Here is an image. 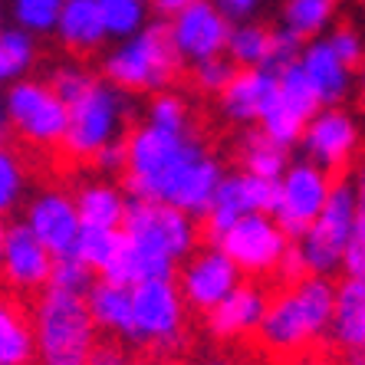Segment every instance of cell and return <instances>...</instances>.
Listing matches in <instances>:
<instances>
[{"instance_id": "cell-1", "label": "cell", "mask_w": 365, "mask_h": 365, "mask_svg": "<svg viewBox=\"0 0 365 365\" xmlns=\"http://www.w3.org/2000/svg\"><path fill=\"white\" fill-rule=\"evenodd\" d=\"M125 185L132 197L165 201L204 217L224 181V168L195 135L162 132L142 122L125 138Z\"/></svg>"}, {"instance_id": "cell-2", "label": "cell", "mask_w": 365, "mask_h": 365, "mask_svg": "<svg viewBox=\"0 0 365 365\" xmlns=\"http://www.w3.org/2000/svg\"><path fill=\"white\" fill-rule=\"evenodd\" d=\"M195 240L197 227L191 214L165 201L132 197L125 224H122L119 254L102 277L122 283V287L175 277L178 264H185L195 250Z\"/></svg>"}, {"instance_id": "cell-3", "label": "cell", "mask_w": 365, "mask_h": 365, "mask_svg": "<svg viewBox=\"0 0 365 365\" xmlns=\"http://www.w3.org/2000/svg\"><path fill=\"white\" fill-rule=\"evenodd\" d=\"M332 309H336V287L326 277H306V280L283 287L267 306V316L257 342L270 352L273 359H297L329 336Z\"/></svg>"}, {"instance_id": "cell-4", "label": "cell", "mask_w": 365, "mask_h": 365, "mask_svg": "<svg viewBox=\"0 0 365 365\" xmlns=\"http://www.w3.org/2000/svg\"><path fill=\"white\" fill-rule=\"evenodd\" d=\"M30 319L40 365H89L99 346V326L86 297L46 287L40 289Z\"/></svg>"}, {"instance_id": "cell-5", "label": "cell", "mask_w": 365, "mask_h": 365, "mask_svg": "<svg viewBox=\"0 0 365 365\" xmlns=\"http://www.w3.org/2000/svg\"><path fill=\"white\" fill-rule=\"evenodd\" d=\"M181 56L171 46L168 26H145L142 34L119 40L102 56V76L122 93H165L178 76Z\"/></svg>"}, {"instance_id": "cell-6", "label": "cell", "mask_w": 365, "mask_h": 365, "mask_svg": "<svg viewBox=\"0 0 365 365\" xmlns=\"http://www.w3.org/2000/svg\"><path fill=\"white\" fill-rule=\"evenodd\" d=\"M128 99L109 79H96L76 102H69V128L63 152L69 162H93L106 145L125 138Z\"/></svg>"}, {"instance_id": "cell-7", "label": "cell", "mask_w": 365, "mask_h": 365, "mask_svg": "<svg viewBox=\"0 0 365 365\" xmlns=\"http://www.w3.org/2000/svg\"><path fill=\"white\" fill-rule=\"evenodd\" d=\"M7 125L34 148H56L66 138L69 106L46 79H17L4 93Z\"/></svg>"}, {"instance_id": "cell-8", "label": "cell", "mask_w": 365, "mask_h": 365, "mask_svg": "<svg viewBox=\"0 0 365 365\" xmlns=\"http://www.w3.org/2000/svg\"><path fill=\"white\" fill-rule=\"evenodd\" d=\"M185 297L175 277L145 280L132 287V319L135 342L152 346L155 352H178L185 346Z\"/></svg>"}, {"instance_id": "cell-9", "label": "cell", "mask_w": 365, "mask_h": 365, "mask_svg": "<svg viewBox=\"0 0 365 365\" xmlns=\"http://www.w3.org/2000/svg\"><path fill=\"white\" fill-rule=\"evenodd\" d=\"M356 217H359L356 191H352L349 181H336L326 207L309 224L303 240H299L313 277H329V273H336L342 267L349 240H352V230H356Z\"/></svg>"}, {"instance_id": "cell-10", "label": "cell", "mask_w": 365, "mask_h": 365, "mask_svg": "<svg viewBox=\"0 0 365 365\" xmlns=\"http://www.w3.org/2000/svg\"><path fill=\"white\" fill-rule=\"evenodd\" d=\"M332 175L319 165H313L309 158L303 162H289V168L283 171V178L277 181V195H273V217L283 230L289 234V240H303V234L309 230V224L319 217V211L329 201Z\"/></svg>"}, {"instance_id": "cell-11", "label": "cell", "mask_w": 365, "mask_h": 365, "mask_svg": "<svg viewBox=\"0 0 365 365\" xmlns=\"http://www.w3.org/2000/svg\"><path fill=\"white\" fill-rule=\"evenodd\" d=\"M214 244L237 264V270L244 277H267V273H277V267H280L283 254L289 250L293 240L277 224V217L270 211H264L230 224L227 230H221L214 237Z\"/></svg>"}, {"instance_id": "cell-12", "label": "cell", "mask_w": 365, "mask_h": 365, "mask_svg": "<svg viewBox=\"0 0 365 365\" xmlns=\"http://www.w3.org/2000/svg\"><path fill=\"white\" fill-rule=\"evenodd\" d=\"M234 20L224 17L211 0H197L168 20V36L181 63H204L214 56H227V40Z\"/></svg>"}, {"instance_id": "cell-13", "label": "cell", "mask_w": 365, "mask_h": 365, "mask_svg": "<svg viewBox=\"0 0 365 365\" xmlns=\"http://www.w3.org/2000/svg\"><path fill=\"white\" fill-rule=\"evenodd\" d=\"M240 277H244V273L237 270V264L214 244V247H204V250L191 254L185 264H181L178 289L191 309L207 316L224 297H230V293L244 283Z\"/></svg>"}, {"instance_id": "cell-14", "label": "cell", "mask_w": 365, "mask_h": 365, "mask_svg": "<svg viewBox=\"0 0 365 365\" xmlns=\"http://www.w3.org/2000/svg\"><path fill=\"white\" fill-rule=\"evenodd\" d=\"M24 224L34 230V237L50 250L56 260L60 257H76V244L83 234V217L76 211V195L46 187L34 201L26 204Z\"/></svg>"}, {"instance_id": "cell-15", "label": "cell", "mask_w": 365, "mask_h": 365, "mask_svg": "<svg viewBox=\"0 0 365 365\" xmlns=\"http://www.w3.org/2000/svg\"><path fill=\"white\" fill-rule=\"evenodd\" d=\"M359 122L339 106H323L313 119L306 122V132L299 138L303 155L313 165L332 171H342L359 152Z\"/></svg>"}, {"instance_id": "cell-16", "label": "cell", "mask_w": 365, "mask_h": 365, "mask_svg": "<svg viewBox=\"0 0 365 365\" xmlns=\"http://www.w3.org/2000/svg\"><path fill=\"white\" fill-rule=\"evenodd\" d=\"M273 195H277V181H264L257 175H247V171L224 175L221 187L211 201V211L204 214L211 237H217L221 230H227L230 224L244 221L250 214L273 211Z\"/></svg>"}, {"instance_id": "cell-17", "label": "cell", "mask_w": 365, "mask_h": 365, "mask_svg": "<svg viewBox=\"0 0 365 365\" xmlns=\"http://www.w3.org/2000/svg\"><path fill=\"white\" fill-rule=\"evenodd\" d=\"M53 264H56V257L34 237V230L24 221L10 224L0 277L14 293H40V289H46L53 277Z\"/></svg>"}, {"instance_id": "cell-18", "label": "cell", "mask_w": 365, "mask_h": 365, "mask_svg": "<svg viewBox=\"0 0 365 365\" xmlns=\"http://www.w3.org/2000/svg\"><path fill=\"white\" fill-rule=\"evenodd\" d=\"M277 99H280L277 73L267 66H247L234 73V79L221 93V112L224 119L240 122V125H260V119Z\"/></svg>"}, {"instance_id": "cell-19", "label": "cell", "mask_w": 365, "mask_h": 365, "mask_svg": "<svg viewBox=\"0 0 365 365\" xmlns=\"http://www.w3.org/2000/svg\"><path fill=\"white\" fill-rule=\"evenodd\" d=\"M267 293L257 283H240L230 297H224L221 303L207 313V332L214 339H240L250 332L260 329L267 316Z\"/></svg>"}, {"instance_id": "cell-20", "label": "cell", "mask_w": 365, "mask_h": 365, "mask_svg": "<svg viewBox=\"0 0 365 365\" xmlns=\"http://www.w3.org/2000/svg\"><path fill=\"white\" fill-rule=\"evenodd\" d=\"M299 66L309 76L323 106H339L352 89V66L329 46V40H309L299 53Z\"/></svg>"}, {"instance_id": "cell-21", "label": "cell", "mask_w": 365, "mask_h": 365, "mask_svg": "<svg viewBox=\"0 0 365 365\" xmlns=\"http://www.w3.org/2000/svg\"><path fill=\"white\" fill-rule=\"evenodd\" d=\"M89 313H93L96 326L102 332H112L119 339L135 342V319H132V287H122L115 280H99L93 283V289L86 293Z\"/></svg>"}, {"instance_id": "cell-22", "label": "cell", "mask_w": 365, "mask_h": 365, "mask_svg": "<svg viewBox=\"0 0 365 365\" xmlns=\"http://www.w3.org/2000/svg\"><path fill=\"white\" fill-rule=\"evenodd\" d=\"M329 339L346 356H352V352H359L365 346V283L346 277L336 287V309H332Z\"/></svg>"}, {"instance_id": "cell-23", "label": "cell", "mask_w": 365, "mask_h": 365, "mask_svg": "<svg viewBox=\"0 0 365 365\" xmlns=\"http://www.w3.org/2000/svg\"><path fill=\"white\" fill-rule=\"evenodd\" d=\"M53 34L60 36V43L73 53L99 50L102 43L109 40L106 24H102V14H99V0H66Z\"/></svg>"}, {"instance_id": "cell-24", "label": "cell", "mask_w": 365, "mask_h": 365, "mask_svg": "<svg viewBox=\"0 0 365 365\" xmlns=\"http://www.w3.org/2000/svg\"><path fill=\"white\" fill-rule=\"evenodd\" d=\"M76 211L83 217V227H106V230H122L128 214V197L119 185L99 178L86 181L76 191Z\"/></svg>"}, {"instance_id": "cell-25", "label": "cell", "mask_w": 365, "mask_h": 365, "mask_svg": "<svg viewBox=\"0 0 365 365\" xmlns=\"http://www.w3.org/2000/svg\"><path fill=\"white\" fill-rule=\"evenodd\" d=\"M36 359L34 319L14 299L0 297V365H30Z\"/></svg>"}, {"instance_id": "cell-26", "label": "cell", "mask_w": 365, "mask_h": 365, "mask_svg": "<svg viewBox=\"0 0 365 365\" xmlns=\"http://www.w3.org/2000/svg\"><path fill=\"white\" fill-rule=\"evenodd\" d=\"M237 158L247 175H257V178H264V181H280L283 171L289 168V148H283L280 142H273L260 128H257V132H247V135L240 138Z\"/></svg>"}, {"instance_id": "cell-27", "label": "cell", "mask_w": 365, "mask_h": 365, "mask_svg": "<svg viewBox=\"0 0 365 365\" xmlns=\"http://www.w3.org/2000/svg\"><path fill=\"white\" fill-rule=\"evenodd\" d=\"M34 34H26L20 26H4L0 30V89H10L17 79H24L26 69L34 66Z\"/></svg>"}, {"instance_id": "cell-28", "label": "cell", "mask_w": 365, "mask_h": 365, "mask_svg": "<svg viewBox=\"0 0 365 365\" xmlns=\"http://www.w3.org/2000/svg\"><path fill=\"white\" fill-rule=\"evenodd\" d=\"M270 46H273V30L250 20H240L230 30L227 40V56L234 60V66L247 69V66H267L270 63Z\"/></svg>"}, {"instance_id": "cell-29", "label": "cell", "mask_w": 365, "mask_h": 365, "mask_svg": "<svg viewBox=\"0 0 365 365\" xmlns=\"http://www.w3.org/2000/svg\"><path fill=\"white\" fill-rule=\"evenodd\" d=\"M99 14L109 40H128L148 26L152 0H99Z\"/></svg>"}, {"instance_id": "cell-30", "label": "cell", "mask_w": 365, "mask_h": 365, "mask_svg": "<svg viewBox=\"0 0 365 365\" xmlns=\"http://www.w3.org/2000/svg\"><path fill=\"white\" fill-rule=\"evenodd\" d=\"M339 0H287L283 4V26L303 40H319L326 26L336 17Z\"/></svg>"}, {"instance_id": "cell-31", "label": "cell", "mask_w": 365, "mask_h": 365, "mask_svg": "<svg viewBox=\"0 0 365 365\" xmlns=\"http://www.w3.org/2000/svg\"><path fill=\"white\" fill-rule=\"evenodd\" d=\"M119 244H122V230L83 227L79 244H76V257L93 273H99V277H102V273L109 270L112 260H115V254H119Z\"/></svg>"}, {"instance_id": "cell-32", "label": "cell", "mask_w": 365, "mask_h": 365, "mask_svg": "<svg viewBox=\"0 0 365 365\" xmlns=\"http://www.w3.org/2000/svg\"><path fill=\"white\" fill-rule=\"evenodd\" d=\"M145 122L162 132H178V135H191V109L178 93H155L152 102L145 106Z\"/></svg>"}, {"instance_id": "cell-33", "label": "cell", "mask_w": 365, "mask_h": 365, "mask_svg": "<svg viewBox=\"0 0 365 365\" xmlns=\"http://www.w3.org/2000/svg\"><path fill=\"white\" fill-rule=\"evenodd\" d=\"M277 83H280V99L287 102L293 112H299L303 119H313L316 112L323 109V102H319L313 83H309V76L303 73V66H299V63L283 66L280 73H277Z\"/></svg>"}, {"instance_id": "cell-34", "label": "cell", "mask_w": 365, "mask_h": 365, "mask_svg": "<svg viewBox=\"0 0 365 365\" xmlns=\"http://www.w3.org/2000/svg\"><path fill=\"white\" fill-rule=\"evenodd\" d=\"M349 185H352V191H356L359 217H356L352 240H349L346 260H342V270H346L349 280L365 283V162L356 168V175H352V181H349Z\"/></svg>"}, {"instance_id": "cell-35", "label": "cell", "mask_w": 365, "mask_h": 365, "mask_svg": "<svg viewBox=\"0 0 365 365\" xmlns=\"http://www.w3.org/2000/svg\"><path fill=\"white\" fill-rule=\"evenodd\" d=\"M63 4L66 0H10V17H14V26L34 36L53 34L63 14Z\"/></svg>"}, {"instance_id": "cell-36", "label": "cell", "mask_w": 365, "mask_h": 365, "mask_svg": "<svg viewBox=\"0 0 365 365\" xmlns=\"http://www.w3.org/2000/svg\"><path fill=\"white\" fill-rule=\"evenodd\" d=\"M24 191H26L24 158L10 145H4V138H0V217L10 214L24 201Z\"/></svg>"}, {"instance_id": "cell-37", "label": "cell", "mask_w": 365, "mask_h": 365, "mask_svg": "<svg viewBox=\"0 0 365 365\" xmlns=\"http://www.w3.org/2000/svg\"><path fill=\"white\" fill-rule=\"evenodd\" d=\"M306 122H309V119H303V115L289 109L283 99H277L270 106V112L260 119V132H264V135H270L273 142H280L283 148H293V145L303 138Z\"/></svg>"}, {"instance_id": "cell-38", "label": "cell", "mask_w": 365, "mask_h": 365, "mask_svg": "<svg viewBox=\"0 0 365 365\" xmlns=\"http://www.w3.org/2000/svg\"><path fill=\"white\" fill-rule=\"evenodd\" d=\"M93 283H96V280H93V270H89V267H86L79 257H60V260L53 264L50 287L86 297V293L93 289Z\"/></svg>"}, {"instance_id": "cell-39", "label": "cell", "mask_w": 365, "mask_h": 365, "mask_svg": "<svg viewBox=\"0 0 365 365\" xmlns=\"http://www.w3.org/2000/svg\"><path fill=\"white\" fill-rule=\"evenodd\" d=\"M234 73H237V66H234V60L230 56H214V60H204V63H195V86L201 89V93H217L221 96L224 89H227V83L234 79Z\"/></svg>"}, {"instance_id": "cell-40", "label": "cell", "mask_w": 365, "mask_h": 365, "mask_svg": "<svg viewBox=\"0 0 365 365\" xmlns=\"http://www.w3.org/2000/svg\"><path fill=\"white\" fill-rule=\"evenodd\" d=\"M93 83H96L93 73H89V69H83V66H76V63H73V66H60L50 76V86L63 96V102H66V106H69V102H76Z\"/></svg>"}, {"instance_id": "cell-41", "label": "cell", "mask_w": 365, "mask_h": 365, "mask_svg": "<svg viewBox=\"0 0 365 365\" xmlns=\"http://www.w3.org/2000/svg\"><path fill=\"white\" fill-rule=\"evenodd\" d=\"M303 36H297L293 30H287V26H280V30H273V46H270V63H267V69H273V73H280L283 66H293V63H299V53H303Z\"/></svg>"}, {"instance_id": "cell-42", "label": "cell", "mask_w": 365, "mask_h": 365, "mask_svg": "<svg viewBox=\"0 0 365 365\" xmlns=\"http://www.w3.org/2000/svg\"><path fill=\"white\" fill-rule=\"evenodd\" d=\"M326 40H329V46L339 53V56L352 69L362 66V60H365V43H362V34H359V30H352V26H336V30H332Z\"/></svg>"}, {"instance_id": "cell-43", "label": "cell", "mask_w": 365, "mask_h": 365, "mask_svg": "<svg viewBox=\"0 0 365 365\" xmlns=\"http://www.w3.org/2000/svg\"><path fill=\"white\" fill-rule=\"evenodd\" d=\"M306 277H313V273H309V264H306V257H303V247L289 244V250L283 254L280 267H277V280H280L283 287H293V283L306 280Z\"/></svg>"}, {"instance_id": "cell-44", "label": "cell", "mask_w": 365, "mask_h": 365, "mask_svg": "<svg viewBox=\"0 0 365 365\" xmlns=\"http://www.w3.org/2000/svg\"><path fill=\"white\" fill-rule=\"evenodd\" d=\"M125 162H128L125 138H119V142L106 145V148H102V152L93 158V165L102 171V175H125Z\"/></svg>"}, {"instance_id": "cell-45", "label": "cell", "mask_w": 365, "mask_h": 365, "mask_svg": "<svg viewBox=\"0 0 365 365\" xmlns=\"http://www.w3.org/2000/svg\"><path fill=\"white\" fill-rule=\"evenodd\" d=\"M211 4L230 20H247L257 7H260V0H211Z\"/></svg>"}, {"instance_id": "cell-46", "label": "cell", "mask_w": 365, "mask_h": 365, "mask_svg": "<svg viewBox=\"0 0 365 365\" xmlns=\"http://www.w3.org/2000/svg\"><path fill=\"white\" fill-rule=\"evenodd\" d=\"M89 365H135L122 346H96Z\"/></svg>"}, {"instance_id": "cell-47", "label": "cell", "mask_w": 365, "mask_h": 365, "mask_svg": "<svg viewBox=\"0 0 365 365\" xmlns=\"http://www.w3.org/2000/svg\"><path fill=\"white\" fill-rule=\"evenodd\" d=\"M191 4H197V0H152V7L158 10V14H165V17H175V14H181L185 7H191Z\"/></svg>"}, {"instance_id": "cell-48", "label": "cell", "mask_w": 365, "mask_h": 365, "mask_svg": "<svg viewBox=\"0 0 365 365\" xmlns=\"http://www.w3.org/2000/svg\"><path fill=\"white\" fill-rule=\"evenodd\" d=\"M356 86H359V99H362V106H365V60H362V66L356 69Z\"/></svg>"}, {"instance_id": "cell-49", "label": "cell", "mask_w": 365, "mask_h": 365, "mask_svg": "<svg viewBox=\"0 0 365 365\" xmlns=\"http://www.w3.org/2000/svg\"><path fill=\"white\" fill-rule=\"evenodd\" d=\"M7 230H10V224H4V217H0V267H4V247H7Z\"/></svg>"}, {"instance_id": "cell-50", "label": "cell", "mask_w": 365, "mask_h": 365, "mask_svg": "<svg viewBox=\"0 0 365 365\" xmlns=\"http://www.w3.org/2000/svg\"><path fill=\"white\" fill-rule=\"evenodd\" d=\"M346 365H365V346L359 352H352V356H346Z\"/></svg>"}, {"instance_id": "cell-51", "label": "cell", "mask_w": 365, "mask_h": 365, "mask_svg": "<svg viewBox=\"0 0 365 365\" xmlns=\"http://www.w3.org/2000/svg\"><path fill=\"white\" fill-rule=\"evenodd\" d=\"M7 132V112H4V99H0V138Z\"/></svg>"}, {"instance_id": "cell-52", "label": "cell", "mask_w": 365, "mask_h": 365, "mask_svg": "<svg viewBox=\"0 0 365 365\" xmlns=\"http://www.w3.org/2000/svg\"><path fill=\"white\" fill-rule=\"evenodd\" d=\"M207 365H237V362H234V359H211Z\"/></svg>"}, {"instance_id": "cell-53", "label": "cell", "mask_w": 365, "mask_h": 365, "mask_svg": "<svg viewBox=\"0 0 365 365\" xmlns=\"http://www.w3.org/2000/svg\"><path fill=\"white\" fill-rule=\"evenodd\" d=\"M0 30H4V0H0Z\"/></svg>"}, {"instance_id": "cell-54", "label": "cell", "mask_w": 365, "mask_h": 365, "mask_svg": "<svg viewBox=\"0 0 365 365\" xmlns=\"http://www.w3.org/2000/svg\"><path fill=\"white\" fill-rule=\"evenodd\" d=\"M362 4H365V0H362Z\"/></svg>"}]
</instances>
